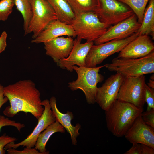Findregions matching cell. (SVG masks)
Masks as SVG:
<instances>
[{"instance_id":"cell-1","label":"cell","mask_w":154,"mask_h":154,"mask_svg":"<svg viewBox=\"0 0 154 154\" xmlns=\"http://www.w3.org/2000/svg\"><path fill=\"white\" fill-rule=\"evenodd\" d=\"M3 91L10 104L3 111L5 116L13 117L22 112L29 113L38 119L42 115L44 108L40 93L31 80H20L4 87Z\"/></svg>"},{"instance_id":"cell-2","label":"cell","mask_w":154,"mask_h":154,"mask_svg":"<svg viewBox=\"0 0 154 154\" xmlns=\"http://www.w3.org/2000/svg\"><path fill=\"white\" fill-rule=\"evenodd\" d=\"M105 111L108 129L117 137L124 136L136 118L143 112V108L127 102L117 100Z\"/></svg>"},{"instance_id":"cell-3","label":"cell","mask_w":154,"mask_h":154,"mask_svg":"<svg viewBox=\"0 0 154 154\" xmlns=\"http://www.w3.org/2000/svg\"><path fill=\"white\" fill-rule=\"evenodd\" d=\"M105 65L93 68L73 66L78 77L76 80L68 83V87L72 91L81 90L85 94L87 103L90 104H94L96 103L97 84L104 80L103 76L99 72Z\"/></svg>"},{"instance_id":"cell-4","label":"cell","mask_w":154,"mask_h":154,"mask_svg":"<svg viewBox=\"0 0 154 154\" xmlns=\"http://www.w3.org/2000/svg\"><path fill=\"white\" fill-rule=\"evenodd\" d=\"M105 67L110 71L125 77H134L154 72V51L144 57L137 58H116Z\"/></svg>"},{"instance_id":"cell-5","label":"cell","mask_w":154,"mask_h":154,"mask_svg":"<svg viewBox=\"0 0 154 154\" xmlns=\"http://www.w3.org/2000/svg\"><path fill=\"white\" fill-rule=\"evenodd\" d=\"M71 25L77 38L94 42L102 35L110 26L101 21L97 15L92 12L75 15Z\"/></svg>"},{"instance_id":"cell-6","label":"cell","mask_w":154,"mask_h":154,"mask_svg":"<svg viewBox=\"0 0 154 154\" xmlns=\"http://www.w3.org/2000/svg\"><path fill=\"white\" fill-rule=\"evenodd\" d=\"M139 35L137 32L129 37L121 40H114L103 43L93 44L86 56V67H94L110 56L119 52L127 44Z\"/></svg>"},{"instance_id":"cell-7","label":"cell","mask_w":154,"mask_h":154,"mask_svg":"<svg viewBox=\"0 0 154 154\" xmlns=\"http://www.w3.org/2000/svg\"><path fill=\"white\" fill-rule=\"evenodd\" d=\"M32 16L28 28V34L33 33L35 38L52 21L58 18L54 10L46 0H30Z\"/></svg>"},{"instance_id":"cell-8","label":"cell","mask_w":154,"mask_h":154,"mask_svg":"<svg viewBox=\"0 0 154 154\" xmlns=\"http://www.w3.org/2000/svg\"><path fill=\"white\" fill-rule=\"evenodd\" d=\"M145 79L144 75L125 77L120 86L117 100L143 108L145 103L144 97Z\"/></svg>"},{"instance_id":"cell-9","label":"cell","mask_w":154,"mask_h":154,"mask_svg":"<svg viewBox=\"0 0 154 154\" xmlns=\"http://www.w3.org/2000/svg\"><path fill=\"white\" fill-rule=\"evenodd\" d=\"M100 7L95 13L102 22L110 26L131 16L134 13L117 0H99Z\"/></svg>"},{"instance_id":"cell-10","label":"cell","mask_w":154,"mask_h":154,"mask_svg":"<svg viewBox=\"0 0 154 154\" xmlns=\"http://www.w3.org/2000/svg\"><path fill=\"white\" fill-rule=\"evenodd\" d=\"M125 78L116 73L110 76L101 87L98 88L96 103L102 109L106 110L117 100L120 86Z\"/></svg>"},{"instance_id":"cell-11","label":"cell","mask_w":154,"mask_h":154,"mask_svg":"<svg viewBox=\"0 0 154 154\" xmlns=\"http://www.w3.org/2000/svg\"><path fill=\"white\" fill-rule=\"evenodd\" d=\"M44 106V110L41 116L38 119V123L33 132L26 138L20 142L15 143L11 142L7 144L4 147L7 150L9 148L16 149L22 146L29 148L35 147L37 139L40 134L48 126L56 121V118L52 110L49 100L46 99L42 101Z\"/></svg>"},{"instance_id":"cell-12","label":"cell","mask_w":154,"mask_h":154,"mask_svg":"<svg viewBox=\"0 0 154 154\" xmlns=\"http://www.w3.org/2000/svg\"><path fill=\"white\" fill-rule=\"evenodd\" d=\"M141 25L134 13L128 18L108 28L94 43L95 45H98L112 40L125 39L136 32Z\"/></svg>"},{"instance_id":"cell-13","label":"cell","mask_w":154,"mask_h":154,"mask_svg":"<svg viewBox=\"0 0 154 154\" xmlns=\"http://www.w3.org/2000/svg\"><path fill=\"white\" fill-rule=\"evenodd\" d=\"M124 136L132 144H144L154 149V128L145 123L141 115L136 118Z\"/></svg>"},{"instance_id":"cell-14","label":"cell","mask_w":154,"mask_h":154,"mask_svg":"<svg viewBox=\"0 0 154 154\" xmlns=\"http://www.w3.org/2000/svg\"><path fill=\"white\" fill-rule=\"evenodd\" d=\"M154 50V44L149 36L139 35L119 52L118 58H137L148 55Z\"/></svg>"},{"instance_id":"cell-15","label":"cell","mask_w":154,"mask_h":154,"mask_svg":"<svg viewBox=\"0 0 154 154\" xmlns=\"http://www.w3.org/2000/svg\"><path fill=\"white\" fill-rule=\"evenodd\" d=\"M81 41V40L77 38L74 40L73 47L69 55L67 58L59 60L56 63L58 66L71 72L74 70L72 68L73 66H86V58L94 42L86 41L82 43Z\"/></svg>"},{"instance_id":"cell-16","label":"cell","mask_w":154,"mask_h":154,"mask_svg":"<svg viewBox=\"0 0 154 154\" xmlns=\"http://www.w3.org/2000/svg\"><path fill=\"white\" fill-rule=\"evenodd\" d=\"M63 35L76 36L71 25L66 24L57 19L50 22L37 37L31 40V42L44 43Z\"/></svg>"},{"instance_id":"cell-17","label":"cell","mask_w":154,"mask_h":154,"mask_svg":"<svg viewBox=\"0 0 154 154\" xmlns=\"http://www.w3.org/2000/svg\"><path fill=\"white\" fill-rule=\"evenodd\" d=\"M74 40L71 37H58L44 43L46 54L57 63L60 59L67 58L73 47Z\"/></svg>"},{"instance_id":"cell-18","label":"cell","mask_w":154,"mask_h":154,"mask_svg":"<svg viewBox=\"0 0 154 154\" xmlns=\"http://www.w3.org/2000/svg\"><path fill=\"white\" fill-rule=\"evenodd\" d=\"M52 110L56 120L59 122L66 130L70 136L72 144L77 145V138L80 135L79 131L81 126L77 123L74 126L71 124V121L74 118V115L70 111H67L64 114L60 112L56 105V100L54 96H52L49 100Z\"/></svg>"},{"instance_id":"cell-19","label":"cell","mask_w":154,"mask_h":154,"mask_svg":"<svg viewBox=\"0 0 154 154\" xmlns=\"http://www.w3.org/2000/svg\"><path fill=\"white\" fill-rule=\"evenodd\" d=\"M46 0L54 10L58 19L66 24H71L75 15L67 0Z\"/></svg>"},{"instance_id":"cell-20","label":"cell","mask_w":154,"mask_h":154,"mask_svg":"<svg viewBox=\"0 0 154 154\" xmlns=\"http://www.w3.org/2000/svg\"><path fill=\"white\" fill-rule=\"evenodd\" d=\"M65 131L64 127L56 120L54 123L49 125L40 134L35 145V148L42 154H49V152L46 151V146L50 137L55 133H64Z\"/></svg>"},{"instance_id":"cell-21","label":"cell","mask_w":154,"mask_h":154,"mask_svg":"<svg viewBox=\"0 0 154 154\" xmlns=\"http://www.w3.org/2000/svg\"><path fill=\"white\" fill-rule=\"evenodd\" d=\"M137 32L139 35H150L154 40V0H149L145 10L142 22Z\"/></svg>"},{"instance_id":"cell-22","label":"cell","mask_w":154,"mask_h":154,"mask_svg":"<svg viewBox=\"0 0 154 154\" xmlns=\"http://www.w3.org/2000/svg\"><path fill=\"white\" fill-rule=\"evenodd\" d=\"M75 15L87 12L95 13L100 7L99 0H67Z\"/></svg>"},{"instance_id":"cell-23","label":"cell","mask_w":154,"mask_h":154,"mask_svg":"<svg viewBox=\"0 0 154 154\" xmlns=\"http://www.w3.org/2000/svg\"><path fill=\"white\" fill-rule=\"evenodd\" d=\"M15 5L21 13L23 20L24 35L28 34V28L32 16V10L30 0H14Z\"/></svg>"},{"instance_id":"cell-24","label":"cell","mask_w":154,"mask_h":154,"mask_svg":"<svg viewBox=\"0 0 154 154\" xmlns=\"http://www.w3.org/2000/svg\"><path fill=\"white\" fill-rule=\"evenodd\" d=\"M127 5L137 18L138 22H142L145 10L149 0H117Z\"/></svg>"},{"instance_id":"cell-25","label":"cell","mask_w":154,"mask_h":154,"mask_svg":"<svg viewBox=\"0 0 154 154\" xmlns=\"http://www.w3.org/2000/svg\"><path fill=\"white\" fill-rule=\"evenodd\" d=\"M15 5L14 0H1L0 21L6 20L12 13Z\"/></svg>"},{"instance_id":"cell-26","label":"cell","mask_w":154,"mask_h":154,"mask_svg":"<svg viewBox=\"0 0 154 154\" xmlns=\"http://www.w3.org/2000/svg\"><path fill=\"white\" fill-rule=\"evenodd\" d=\"M145 100L147 104L146 111L154 109V90L146 84L144 93Z\"/></svg>"},{"instance_id":"cell-27","label":"cell","mask_w":154,"mask_h":154,"mask_svg":"<svg viewBox=\"0 0 154 154\" xmlns=\"http://www.w3.org/2000/svg\"><path fill=\"white\" fill-rule=\"evenodd\" d=\"M5 126H12L15 127L19 131L24 128V124L16 122L15 121L11 120L2 115H0V132L1 129Z\"/></svg>"},{"instance_id":"cell-28","label":"cell","mask_w":154,"mask_h":154,"mask_svg":"<svg viewBox=\"0 0 154 154\" xmlns=\"http://www.w3.org/2000/svg\"><path fill=\"white\" fill-rule=\"evenodd\" d=\"M8 154H42L35 148L26 147L22 151H19L13 148H9L7 149Z\"/></svg>"},{"instance_id":"cell-29","label":"cell","mask_w":154,"mask_h":154,"mask_svg":"<svg viewBox=\"0 0 154 154\" xmlns=\"http://www.w3.org/2000/svg\"><path fill=\"white\" fill-rule=\"evenodd\" d=\"M17 140V138L6 135L5 133L0 136V154L5 153L6 151L4 147L7 144Z\"/></svg>"},{"instance_id":"cell-30","label":"cell","mask_w":154,"mask_h":154,"mask_svg":"<svg viewBox=\"0 0 154 154\" xmlns=\"http://www.w3.org/2000/svg\"><path fill=\"white\" fill-rule=\"evenodd\" d=\"M141 116L143 121L146 124L154 128V109L143 112Z\"/></svg>"},{"instance_id":"cell-31","label":"cell","mask_w":154,"mask_h":154,"mask_svg":"<svg viewBox=\"0 0 154 154\" xmlns=\"http://www.w3.org/2000/svg\"><path fill=\"white\" fill-rule=\"evenodd\" d=\"M142 148L141 143L133 144V146L124 154H141Z\"/></svg>"},{"instance_id":"cell-32","label":"cell","mask_w":154,"mask_h":154,"mask_svg":"<svg viewBox=\"0 0 154 154\" xmlns=\"http://www.w3.org/2000/svg\"><path fill=\"white\" fill-rule=\"evenodd\" d=\"M7 35L5 31H3L0 36V53L4 51L7 46Z\"/></svg>"},{"instance_id":"cell-33","label":"cell","mask_w":154,"mask_h":154,"mask_svg":"<svg viewBox=\"0 0 154 154\" xmlns=\"http://www.w3.org/2000/svg\"><path fill=\"white\" fill-rule=\"evenodd\" d=\"M141 154H154V149L147 145L141 144Z\"/></svg>"},{"instance_id":"cell-34","label":"cell","mask_w":154,"mask_h":154,"mask_svg":"<svg viewBox=\"0 0 154 154\" xmlns=\"http://www.w3.org/2000/svg\"><path fill=\"white\" fill-rule=\"evenodd\" d=\"M4 87L0 84V109L2 106L8 100V98L4 96Z\"/></svg>"},{"instance_id":"cell-35","label":"cell","mask_w":154,"mask_h":154,"mask_svg":"<svg viewBox=\"0 0 154 154\" xmlns=\"http://www.w3.org/2000/svg\"><path fill=\"white\" fill-rule=\"evenodd\" d=\"M147 85L149 87L154 89V79L150 78Z\"/></svg>"}]
</instances>
